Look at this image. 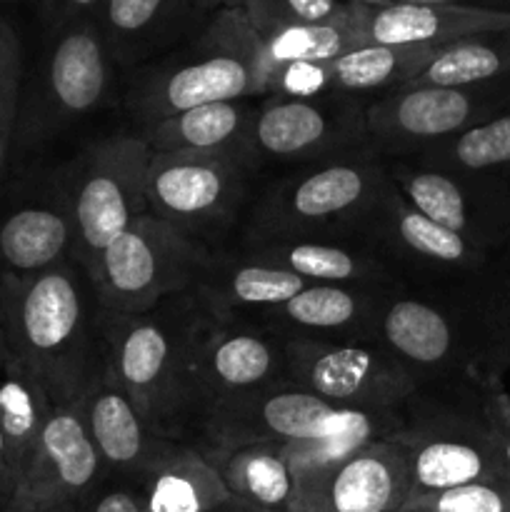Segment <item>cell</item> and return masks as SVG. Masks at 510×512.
Returning <instances> with one entry per match:
<instances>
[{"label": "cell", "mask_w": 510, "mask_h": 512, "mask_svg": "<svg viewBox=\"0 0 510 512\" xmlns=\"http://www.w3.org/2000/svg\"><path fill=\"white\" fill-rule=\"evenodd\" d=\"M363 228L375 233V238L385 240L390 248H400L425 263L460 270H483L490 260V253L415 210L395 188L393 180L378 205L363 220Z\"/></svg>", "instance_id": "cell-21"}, {"label": "cell", "mask_w": 510, "mask_h": 512, "mask_svg": "<svg viewBox=\"0 0 510 512\" xmlns=\"http://www.w3.org/2000/svg\"><path fill=\"white\" fill-rule=\"evenodd\" d=\"M140 498L145 512H208L230 503L233 495L208 455L178 445L143 480Z\"/></svg>", "instance_id": "cell-27"}, {"label": "cell", "mask_w": 510, "mask_h": 512, "mask_svg": "<svg viewBox=\"0 0 510 512\" xmlns=\"http://www.w3.org/2000/svg\"><path fill=\"white\" fill-rule=\"evenodd\" d=\"M390 3H415V5H468V8H485L508 13L505 0H390Z\"/></svg>", "instance_id": "cell-39"}, {"label": "cell", "mask_w": 510, "mask_h": 512, "mask_svg": "<svg viewBox=\"0 0 510 512\" xmlns=\"http://www.w3.org/2000/svg\"><path fill=\"white\" fill-rule=\"evenodd\" d=\"M75 233L63 195L15 205L0 218V275L28 278L68 263Z\"/></svg>", "instance_id": "cell-20"}, {"label": "cell", "mask_w": 510, "mask_h": 512, "mask_svg": "<svg viewBox=\"0 0 510 512\" xmlns=\"http://www.w3.org/2000/svg\"><path fill=\"white\" fill-rule=\"evenodd\" d=\"M20 83H23V48L13 50L0 65V178L8 163L10 145L18 133Z\"/></svg>", "instance_id": "cell-35"}, {"label": "cell", "mask_w": 510, "mask_h": 512, "mask_svg": "<svg viewBox=\"0 0 510 512\" xmlns=\"http://www.w3.org/2000/svg\"><path fill=\"white\" fill-rule=\"evenodd\" d=\"M365 45H443L510 28V13L468 5H415L355 0Z\"/></svg>", "instance_id": "cell-19"}, {"label": "cell", "mask_w": 510, "mask_h": 512, "mask_svg": "<svg viewBox=\"0 0 510 512\" xmlns=\"http://www.w3.org/2000/svg\"><path fill=\"white\" fill-rule=\"evenodd\" d=\"M255 110L245 100L208 103L145 123L140 138L150 153H225L250 160L248 135Z\"/></svg>", "instance_id": "cell-22"}, {"label": "cell", "mask_w": 510, "mask_h": 512, "mask_svg": "<svg viewBox=\"0 0 510 512\" xmlns=\"http://www.w3.org/2000/svg\"><path fill=\"white\" fill-rule=\"evenodd\" d=\"M503 78H510V28L488 30L443 45L408 85L463 88Z\"/></svg>", "instance_id": "cell-31"}, {"label": "cell", "mask_w": 510, "mask_h": 512, "mask_svg": "<svg viewBox=\"0 0 510 512\" xmlns=\"http://www.w3.org/2000/svg\"><path fill=\"white\" fill-rule=\"evenodd\" d=\"M505 258H508V268H510V243H508V248H505Z\"/></svg>", "instance_id": "cell-43"}, {"label": "cell", "mask_w": 510, "mask_h": 512, "mask_svg": "<svg viewBox=\"0 0 510 512\" xmlns=\"http://www.w3.org/2000/svg\"><path fill=\"white\" fill-rule=\"evenodd\" d=\"M5 353V335H3V325H0V360H3ZM15 493V483L10 478L8 463H5V448H3V438H0V512L8 510L10 500H13Z\"/></svg>", "instance_id": "cell-38"}, {"label": "cell", "mask_w": 510, "mask_h": 512, "mask_svg": "<svg viewBox=\"0 0 510 512\" xmlns=\"http://www.w3.org/2000/svg\"><path fill=\"white\" fill-rule=\"evenodd\" d=\"M53 408L55 405L50 403L43 385L5 345L0 360V438L15 488L33 463L40 435Z\"/></svg>", "instance_id": "cell-24"}, {"label": "cell", "mask_w": 510, "mask_h": 512, "mask_svg": "<svg viewBox=\"0 0 510 512\" xmlns=\"http://www.w3.org/2000/svg\"><path fill=\"white\" fill-rule=\"evenodd\" d=\"M248 160L225 153H150L148 213L193 235L233 215L243 198Z\"/></svg>", "instance_id": "cell-12"}, {"label": "cell", "mask_w": 510, "mask_h": 512, "mask_svg": "<svg viewBox=\"0 0 510 512\" xmlns=\"http://www.w3.org/2000/svg\"><path fill=\"white\" fill-rule=\"evenodd\" d=\"M0 3H5V0H0Z\"/></svg>", "instance_id": "cell-46"}, {"label": "cell", "mask_w": 510, "mask_h": 512, "mask_svg": "<svg viewBox=\"0 0 510 512\" xmlns=\"http://www.w3.org/2000/svg\"><path fill=\"white\" fill-rule=\"evenodd\" d=\"M210 288V303L223 308H268L275 310L308 288V280L280 268L260 263L230 265L225 273H205Z\"/></svg>", "instance_id": "cell-32"}, {"label": "cell", "mask_w": 510, "mask_h": 512, "mask_svg": "<svg viewBox=\"0 0 510 512\" xmlns=\"http://www.w3.org/2000/svg\"><path fill=\"white\" fill-rule=\"evenodd\" d=\"M285 383V345L243 328L185 333V405H208Z\"/></svg>", "instance_id": "cell-15"}, {"label": "cell", "mask_w": 510, "mask_h": 512, "mask_svg": "<svg viewBox=\"0 0 510 512\" xmlns=\"http://www.w3.org/2000/svg\"><path fill=\"white\" fill-rule=\"evenodd\" d=\"M363 110L350 95H270L250 125V160L330 163L368 155Z\"/></svg>", "instance_id": "cell-9"}, {"label": "cell", "mask_w": 510, "mask_h": 512, "mask_svg": "<svg viewBox=\"0 0 510 512\" xmlns=\"http://www.w3.org/2000/svg\"><path fill=\"white\" fill-rule=\"evenodd\" d=\"M285 383L333 408L395 410L413 395L415 373L383 345L293 338L285 343Z\"/></svg>", "instance_id": "cell-8"}, {"label": "cell", "mask_w": 510, "mask_h": 512, "mask_svg": "<svg viewBox=\"0 0 510 512\" xmlns=\"http://www.w3.org/2000/svg\"><path fill=\"white\" fill-rule=\"evenodd\" d=\"M508 108L510 78L463 88L403 85L365 105V138L373 150L418 153Z\"/></svg>", "instance_id": "cell-6"}, {"label": "cell", "mask_w": 510, "mask_h": 512, "mask_svg": "<svg viewBox=\"0 0 510 512\" xmlns=\"http://www.w3.org/2000/svg\"><path fill=\"white\" fill-rule=\"evenodd\" d=\"M250 263L288 270L308 283L378 288L388 283V270L373 255L343 248L338 243L310 238H263L255 240Z\"/></svg>", "instance_id": "cell-23"}, {"label": "cell", "mask_w": 510, "mask_h": 512, "mask_svg": "<svg viewBox=\"0 0 510 512\" xmlns=\"http://www.w3.org/2000/svg\"><path fill=\"white\" fill-rule=\"evenodd\" d=\"M258 35L268 95L273 78L283 68L328 63V60L340 58V55L365 45L355 0H345L338 13L320 20V23L290 25V28H278Z\"/></svg>", "instance_id": "cell-25"}, {"label": "cell", "mask_w": 510, "mask_h": 512, "mask_svg": "<svg viewBox=\"0 0 510 512\" xmlns=\"http://www.w3.org/2000/svg\"><path fill=\"white\" fill-rule=\"evenodd\" d=\"M148 160L150 148L140 135H115L85 148L60 178L58 190L73 220V258L83 270L148 213Z\"/></svg>", "instance_id": "cell-4"}, {"label": "cell", "mask_w": 510, "mask_h": 512, "mask_svg": "<svg viewBox=\"0 0 510 512\" xmlns=\"http://www.w3.org/2000/svg\"><path fill=\"white\" fill-rule=\"evenodd\" d=\"M208 268V255L193 235L145 213L83 273L105 313L143 315L168 295L205 278Z\"/></svg>", "instance_id": "cell-3"}, {"label": "cell", "mask_w": 510, "mask_h": 512, "mask_svg": "<svg viewBox=\"0 0 510 512\" xmlns=\"http://www.w3.org/2000/svg\"><path fill=\"white\" fill-rule=\"evenodd\" d=\"M108 318L105 373L158 433L168 435L170 415L185 408V333L148 313Z\"/></svg>", "instance_id": "cell-10"}, {"label": "cell", "mask_w": 510, "mask_h": 512, "mask_svg": "<svg viewBox=\"0 0 510 512\" xmlns=\"http://www.w3.org/2000/svg\"><path fill=\"white\" fill-rule=\"evenodd\" d=\"M505 5H508V13H510V0H505Z\"/></svg>", "instance_id": "cell-45"}, {"label": "cell", "mask_w": 510, "mask_h": 512, "mask_svg": "<svg viewBox=\"0 0 510 512\" xmlns=\"http://www.w3.org/2000/svg\"><path fill=\"white\" fill-rule=\"evenodd\" d=\"M78 405L105 473L145 480L180 445L158 433L105 370Z\"/></svg>", "instance_id": "cell-18"}, {"label": "cell", "mask_w": 510, "mask_h": 512, "mask_svg": "<svg viewBox=\"0 0 510 512\" xmlns=\"http://www.w3.org/2000/svg\"><path fill=\"white\" fill-rule=\"evenodd\" d=\"M413 158L428 170L498 175L510 180V108L453 138L418 150Z\"/></svg>", "instance_id": "cell-30"}, {"label": "cell", "mask_w": 510, "mask_h": 512, "mask_svg": "<svg viewBox=\"0 0 510 512\" xmlns=\"http://www.w3.org/2000/svg\"><path fill=\"white\" fill-rule=\"evenodd\" d=\"M505 285H508V303H510V278H508V283H505Z\"/></svg>", "instance_id": "cell-44"}, {"label": "cell", "mask_w": 510, "mask_h": 512, "mask_svg": "<svg viewBox=\"0 0 510 512\" xmlns=\"http://www.w3.org/2000/svg\"><path fill=\"white\" fill-rule=\"evenodd\" d=\"M390 185V175L370 155L330 160L298 180L278 185L255 215L258 238H313L335 225L368 218Z\"/></svg>", "instance_id": "cell-5"}, {"label": "cell", "mask_w": 510, "mask_h": 512, "mask_svg": "<svg viewBox=\"0 0 510 512\" xmlns=\"http://www.w3.org/2000/svg\"><path fill=\"white\" fill-rule=\"evenodd\" d=\"M353 410L333 408L318 395L280 383L258 393L220 400L200 410L203 433L210 443L205 455L230 453L255 443H293L325 438L348 425Z\"/></svg>", "instance_id": "cell-11"}, {"label": "cell", "mask_w": 510, "mask_h": 512, "mask_svg": "<svg viewBox=\"0 0 510 512\" xmlns=\"http://www.w3.org/2000/svg\"><path fill=\"white\" fill-rule=\"evenodd\" d=\"M268 95L260 35L243 8H225L208 20L185 53L140 75L130 105L145 120H160L208 103Z\"/></svg>", "instance_id": "cell-2"}, {"label": "cell", "mask_w": 510, "mask_h": 512, "mask_svg": "<svg viewBox=\"0 0 510 512\" xmlns=\"http://www.w3.org/2000/svg\"><path fill=\"white\" fill-rule=\"evenodd\" d=\"M225 488L255 512H293L295 475L285 460L283 443H255L215 455Z\"/></svg>", "instance_id": "cell-28"}, {"label": "cell", "mask_w": 510, "mask_h": 512, "mask_svg": "<svg viewBox=\"0 0 510 512\" xmlns=\"http://www.w3.org/2000/svg\"><path fill=\"white\" fill-rule=\"evenodd\" d=\"M78 270L63 263L28 278L0 275L5 345L53 405H78L105 370L85 295L88 275Z\"/></svg>", "instance_id": "cell-1"}, {"label": "cell", "mask_w": 510, "mask_h": 512, "mask_svg": "<svg viewBox=\"0 0 510 512\" xmlns=\"http://www.w3.org/2000/svg\"><path fill=\"white\" fill-rule=\"evenodd\" d=\"M190 10H193V15H200V13H220V10L225 8H243V0H188Z\"/></svg>", "instance_id": "cell-41"}, {"label": "cell", "mask_w": 510, "mask_h": 512, "mask_svg": "<svg viewBox=\"0 0 510 512\" xmlns=\"http://www.w3.org/2000/svg\"><path fill=\"white\" fill-rule=\"evenodd\" d=\"M390 180L433 223L453 230L485 253L510 243V180L498 175L395 168Z\"/></svg>", "instance_id": "cell-13"}, {"label": "cell", "mask_w": 510, "mask_h": 512, "mask_svg": "<svg viewBox=\"0 0 510 512\" xmlns=\"http://www.w3.org/2000/svg\"><path fill=\"white\" fill-rule=\"evenodd\" d=\"M35 98L28 115L18 118L23 140H43L73 120L100 108L113 83L115 58L98 13L80 15L50 30Z\"/></svg>", "instance_id": "cell-7"}, {"label": "cell", "mask_w": 510, "mask_h": 512, "mask_svg": "<svg viewBox=\"0 0 510 512\" xmlns=\"http://www.w3.org/2000/svg\"><path fill=\"white\" fill-rule=\"evenodd\" d=\"M408 458L398 440H378L340 463L295 475L293 512H400Z\"/></svg>", "instance_id": "cell-16"}, {"label": "cell", "mask_w": 510, "mask_h": 512, "mask_svg": "<svg viewBox=\"0 0 510 512\" xmlns=\"http://www.w3.org/2000/svg\"><path fill=\"white\" fill-rule=\"evenodd\" d=\"M75 512H145V508L140 493H133V490L98 488Z\"/></svg>", "instance_id": "cell-36"}, {"label": "cell", "mask_w": 510, "mask_h": 512, "mask_svg": "<svg viewBox=\"0 0 510 512\" xmlns=\"http://www.w3.org/2000/svg\"><path fill=\"white\" fill-rule=\"evenodd\" d=\"M115 63L130 65L195 20L188 0H105L98 10Z\"/></svg>", "instance_id": "cell-26"}, {"label": "cell", "mask_w": 510, "mask_h": 512, "mask_svg": "<svg viewBox=\"0 0 510 512\" xmlns=\"http://www.w3.org/2000/svg\"><path fill=\"white\" fill-rule=\"evenodd\" d=\"M18 48H20V38L18 33H15V28L8 23V20L0 18V65H3L5 60H8V55Z\"/></svg>", "instance_id": "cell-40"}, {"label": "cell", "mask_w": 510, "mask_h": 512, "mask_svg": "<svg viewBox=\"0 0 510 512\" xmlns=\"http://www.w3.org/2000/svg\"><path fill=\"white\" fill-rule=\"evenodd\" d=\"M383 303L375 290L348 288V285L310 283L295 298L283 303L278 320L305 333H368L375 330ZM273 310V313H275Z\"/></svg>", "instance_id": "cell-29"}, {"label": "cell", "mask_w": 510, "mask_h": 512, "mask_svg": "<svg viewBox=\"0 0 510 512\" xmlns=\"http://www.w3.org/2000/svg\"><path fill=\"white\" fill-rule=\"evenodd\" d=\"M345 0H243V10L258 33L290 25L320 23L343 8Z\"/></svg>", "instance_id": "cell-34"}, {"label": "cell", "mask_w": 510, "mask_h": 512, "mask_svg": "<svg viewBox=\"0 0 510 512\" xmlns=\"http://www.w3.org/2000/svg\"><path fill=\"white\" fill-rule=\"evenodd\" d=\"M105 0H38L40 15L50 30L80 18V15L98 13Z\"/></svg>", "instance_id": "cell-37"}, {"label": "cell", "mask_w": 510, "mask_h": 512, "mask_svg": "<svg viewBox=\"0 0 510 512\" xmlns=\"http://www.w3.org/2000/svg\"><path fill=\"white\" fill-rule=\"evenodd\" d=\"M103 475L80 405H55L5 512H75L100 488Z\"/></svg>", "instance_id": "cell-14"}, {"label": "cell", "mask_w": 510, "mask_h": 512, "mask_svg": "<svg viewBox=\"0 0 510 512\" xmlns=\"http://www.w3.org/2000/svg\"><path fill=\"white\" fill-rule=\"evenodd\" d=\"M440 48L433 45H363L318 65H290L273 78L270 95H355L403 88Z\"/></svg>", "instance_id": "cell-17"}, {"label": "cell", "mask_w": 510, "mask_h": 512, "mask_svg": "<svg viewBox=\"0 0 510 512\" xmlns=\"http://www.w3.org/2000/svg\"><path fill=\"white\" fill-rule=\"evenodd\" d=\"M400 512H510V475L410 498Z\"/></svg>", "instance_id": "cell-33"}, {"label": "cell", "mask_w": 510, "mask_h": 512, "mask_svg": "<svg viewBox=\"0 0 510 512\" xmlns=\"http://www.w3.org/2000/svg\"><path fill=\"white\" fill-rule=\"evenodd\" d=\"M208 512H255V510H250L248 505L240 503L238 498H233V500H230V503L220 505V508H213V510H208Z\"/></svg>", "instance_id": "cell-42"}]
</instances>
